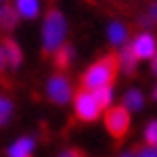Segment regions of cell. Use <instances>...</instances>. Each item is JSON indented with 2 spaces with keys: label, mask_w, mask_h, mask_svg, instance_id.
I'll use <instances>...</instances> for the list:
<instances>
[{
  "label": "cell",
  "mask_w": 157,
  "mask_h": 157,
  "mask_svg": "<svg viewBox=\"0 0 157 157\" xmlns=\"http://www.w3.org/2000/svg\"><path fill=\"white\" fill-rule=\"evenodd\" d=\"M2 50H4L6 63H9L11 67H19V63H21V50H19V46H17L13 40H4Z\"/></svg>",
  "instance_id": "obj_8"
},
{
  "label": "cell",
  "mask_w": 157,
  "mask_h": 157,
  "mask_svg": "<svg viewBox=\"0 0 157 157\" xmlns=\"http://www.w3.org/2000/svg\"><path fill=\"white\" fill-rule=\"evenodd\" d=\"M92 97H94V101H97V105L101 109L109 107V105H111V98H113L111 86H101V88H97V90H92Z\"/></svg>",
  "instance_id": "obj_13"
},
{
  "label": "cell",
  "mask_w": 157,
  "mask_h": 157,
  "mask_svg": "<svg viewBox=\"0 0 157 157\" xmlns=\"http://www.w3.org/2000/svg\"><path fill=\"white\" fill-rule=\"evenodd\" d=\"M120 157H138V153H136V151H126V153H121Z\"/></svg>",
  "instance_id": "obj_22"
},
{
  "label": "cell",
  "mask_w": 157,
  "mask_h": 157,
  "mask_svg": "<svg viewBox=\"0 0 157 157\" xmlns=\"http://www.w3.org/2000/svg\"><path fill=\"white\" fill-rule=\"evenodd\" d=\"M67 32V23L65 17L59 11H48L46 19H44V52H57L59 46H63V38Z\"/></svg>",
  "instance_id": "obj_2"
},
{
  "label": "cell",
  "mask_w": 157,
  "mask_h": 157,
  "mask_svg": "<svg viewBox=\"0 0 157 157\" xmlns=\"http://www.w3.org/2000/svg\"><path fill=\"white\" fill-rule=\"evenodd\" d=\"M6 65V57H4V50L0 48V67H4Z\"/></svg>",
  "instance_id": "obj_21"
},
{
  "label": "cell",
  "mask_w": 157,
  "mask_h": 157,
  "mask_svg": "<svg viewBox=\"0 0 157 157\" xmlns=\"http://www.w3.org/2000/svg\"><path fill=\"white\" fill-rule=\"evenodd\" d=\"M32 149H34V140L32 138H19L9 149V157H25L32 153Z\"/></svg>",
  "instance_id": "obj_10"
},
{
  "label": "cell",
  "mask_w": 157,
  "mask_h": 157,
  "mask_svg": "<svg viewBox=\"0 0 157 157\" xmlns=\"http://www.w3.org/2000/svg\"><path fill=\"white\" fill-rule=\"evenodd\" d=\"M11 115H13V103L6 98H0V126H4L11 120Z\"/></svg>",
  "instance_id": "obj_16"
},
{
  "label": "cell",
  "mask_w": 157,
  "mask_h": 157,
  "mask_svg": "<svg viewBox=\"0 0 157 157\" xmlns=\"http://www.w3.org/2000/svg\"><path fill=\"white\" fill-rule=\"evenodd\" d=\"M138 157H157V151L155 149H143V151L138 153Z\"/></svg>",
  "instance_id": "obj_19"
},
{
  "label": "cell",
  "mask_w": 157,
  "mask_h": 157,
  "mask_svg": "<svg viewBox=\"0 0 157 157\" xmlns=\"http://www.w3.org/2000/svg\"><path fill=\"white\" fill-rule=\"evenodd\" d=\"M153 73H157V52H155V57H153Z\"/></svg>",
  "instance_id": "obj_23"
},
{
  "label": "cell",
  "mask_w": 157,
  "mask_h": 157,
  "mask_svg": "<svg viewBox=\"0 0 157 157\" xmlns=\"http://www.w3.org/2000/svg\"><path fill=\"white\" fill-rule=\"evenodd\" d=\"M15 11L19 13V17L36 19L38 13H40V2L38 0H17L15 2Z\"/></svg>",
  "instance_id": "obj_7"
},
{
  "label": "cell",
  "mask_w": 157,
  "mask_h": 157,
  "mask_svg": "<svg viewBox=\"0 0 157 157\" xmlns=\"http://www.w3.org/2000/svg\"><path fill=\"white\" fill-rule=\"evenodd\" d=\"M136 61L138 59L134 55L132 46H124V50H121V55H120V63H121V67H124V71L132 73L136 69Z\"/></svg>",
  "instance_id": "obj_11"
},
{
  "label": "cell",
  "mask_w": 157,
  "mask_h": 157,
  "mask_svg": "<svg viewBox=\"0 0 157 157\" xmlns=\"http://www.w3.org/2000/svg\"><path fill=\"white\" fill-rule=\"evenodd\" d=\"M107 36L113 44H121V42L126 40V27L121 23H111L109 29H107Z\"/></svg>",
  "instance_id": "obj_15"
},
{
  "label": "cell",
  "mask_w": 157,
  "mask_h": 157,
  "mask_svg": "<svg viewBox=\"0 0 157 157\" xmlns=\"http://www.w3.org/2000/svg\"><path fill=\"white\" fill-rule=\"evenodd\" d=\"M71 57H73L71 46H59V48H57V59H55L57 67H59V69H67L69 63H71Z\"/></svg>",
  "instance_id": "obj_14"
},
{
  "label": "cell",
  "mask_w": 157,
  "mask_h": 157,
  "mask_svg": "<svg viewBox=\"0 0 157 157\" xmlns=\"http://www.w3.org/2000/svg\"><path fill=\"white\" fill-rule=\"evenodd\" d=\"M145 140L149 143V145H157V120L151 121V124L147 126V130H145Z\"/></svg>",
  "instance_id": "obj_17"
},
{
  "label": "cell",
  "mask_w": 157,
  "mask_h": 157,
  "mask_svg": "<svg viewBox=\"0 0 157 157\" xmlns=\"http://www.w3.org/2000/svg\"><path fill=\"white\" fill-rule=\"evenodd\" d=\"M143 103H145V98H143V92L140 90H130L124 97V107L130 109V111H138V109L143 107Z\"/></svg>",
  "instance_id": "obj_12"
},
{
  "label": "cell",
  "mask_w": 157,
  "mask_h": 157,
  "mask_svg": "<svg viewBox=\"0 0 157 157\" xmlns=\"http://www.w3.org/2000/svg\"><path fill=\"white\" fill-rule=\"evenodd\" d=\"M117 65H120V59L113 57V55H109L105 59L97 61L94 65H90L88 71L84 73V80H82L84 90H97L101 86H109L113 82L115 73H117Z\"/></svg>",
  "instance_id": "obj_1"
},
{
  "label": "cell",
  "mask_w": 157,
  "mask_h": 157,
  "mask_svg": "<svg viewBox=\"0 0 157 157\" xmlns=\"http://www.w3.org/2000/svg\"><path fill=\"white\" fill-rule=\"evenodd\" d=\"M17 19H19V13L13 6H0V27L2 29H13L17 25Z\"/></svg>",
  "instance_id": "obj_9"
},
{
  "label": "cell",
  "mask_w": 157,
  "mask_h": 157,
  "mask_svg": "<svg viewBox=\"0 0 157 157\" xmlns=\"http://www.w3.org/2000/svg\"><path fill=\"white\" fill-rule=\"evenodd\" d=\"M105 126H107L109 134L113 138H121L130 128V113L126 107H111L105 117Z\"/></svg>",
  "instance_id": "obj_3"
},
{
  "label": "cell",
  "mask_w": 157,
  "mask_h": 157,
  "mask_svg": "<svg viewBox=\"0 0 157 157\" xmlns=\"http://www.w3.org/2000/svg\"><path fill=\"white\" fill-rule=\"evenodd\" d=\"M48 97L50 101H55L59 105H65L71 98V86L63 75H55L48 82Z\"/></svg>",
  "instance_id": "obj_5"
},
{
  "label": "cell",
  "mask_w": 157,
  "mask_h": 157,
  "mask_svg": "<svg viewBox=\"0 0 157 157\" xmlns=\"http://www.w3.org/2000/svg\"><path fill=\"white\" fill-rule=\"evenodd\" d=\"M153 101H157V86H155V90H153Z\"/></svg>",
  "instance_id": "obj_24"
},
{
  "label": "cell",
  "mask_w": 157,
  "mask_h": 157,
  "mask_svg": "<svg viewBox=\"0 0 157 157\" xmlns=\"http://www.w3.org/2000/svg\"><path fill=\"white\" fill-rule=\"evenodd\" d=\"M147 21H155V23H157V2L151 6V11H149V19H147Z\"/></svg>",
  "instance_id": "obj_20"
},
{
  "label": "cell",
  "mask_w": 157,
  "mask_h": 157,
  "mask_svg": "<svg viewBox=\"0 0 157 157\" xmlns=\"http://www.w3.org/2000/svg\"><path fill=\"white\" fill-rule=\"evenodd\" d=\"M132 50H134V55H136V59H153L155 52H157L153 36L151 34H140V36L134 40Z\"/></svg>",
  "instance_id": "obj_6"
},
{
  "label": "cell",
  "mask_w": 157,
  "mask_h": 157,
  "mask_svg": "<svg viewBox=\"0 0 157 157\" xmlns=\"http://www.w3.org/2000/svg\"><path fill=\"white\" fill-rule=\"evenodd\" d=\"M25 157H29V155H25Z\"/></svg>",
  "instance_id": "obj_25"
},
{
  "label": "cell",
  "mask_w": 157,
  "mask_h": 157,
  "mask_svg": "<svg viewBox=\"0 0 157 157\" xmlns=\"http://www.w3.org/2000/svg\"><path fill=\"white\" fill-rule=\"evenodd\" d=\"M98 111L101 107L97 105L94 97L88 92V90H80L75 94V115L84 121H92L98 117Z\"/></svg>",
  "instance_id": "obj_4"
},
{
  "label": "cell",
  "mask_w": 157,
  "mask_h": 157,
  "mask_svg": "<svg viewBox=\"0 0 157 157\" xmlns=\"http://www.w3.org/2000/svg\"><path fill=\"white\" fill-rule=\"evenodd\" d=\"M61 157H86L80 149H67V151H63L61 153Z\"/></svg>",
  "instance_id": "obj_18"
}]
</instances>
